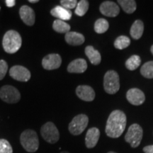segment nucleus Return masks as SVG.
<instances>
[{
    "label": "nucleus",
    "instance_id": "f257e3e1",
    "mask_svg": "<svg viewBox=\"0 0 153 153\" xmlns=\"http://www.w3.org/2000/svg\"><path fill=\"white\" fill-rule=\"evenodd\" d=\"M127 118L125 113L120 110H115L111 113L106 121V135L112 138H118L123 133L126 127Z\"/></svg>",
    "mask_w": 153,
    "mask_h": 153
},
{
    "label": "nucleus",
    "instance_id": "f03ea898",
    "mask_svg": "<svg viewBox=\"0 0 153 153\" xmlns=\"http://www.w3.org/2000/svg\"><path fill=\"white\" fill-rule=\"evenodd\" d=\"M22 39L20 34L14 30H9L4 34L2 40L3 48L6 53L14 54L21 48Z\"/></svg>",
    "mask_w": 153,
    "mask_h": 153
},
{
    "label": "nucleus",
    "instance_id": "7ed1b4c3",
    "mask_svg": "<svg viewBox=\"0 0 153 153\" xmlns=\"http://www.w3.org/2000/svg\"><path fill=\"white\" fill-rule=\"evenodd\" d=\"M20 143L22 147L28 152H36L39 148V139L33 130H25L20 135Z\"/></svg>",
    "mask_w": 153,
    "mask_h": 153
},
{
    "label": "nucleus",
    "instance_id": "20e7f679",
    "mask_svg": "<svg viewBox=\"0 0 153 153\" xmlns=\"http://www.w3.org/2000/svg\"><path fill=\"white\" fill-rule=\"evenodd\" d=\"M104 90L107 94H115L120 89V79L118 74L114 70L106 72L104 77Z\"/></svg>",
    "mask_w": 153,
    "mask_h": 153
},
{
    "label": "nucleus",
    "instance_id": "39448f33",
    "mask_svg": "<svg viewBox=\"0 0 153 153\" xmlns=\"http://www.w3.org/2000/svg\"><path fill=\"white\" fill-rule=\"evenodd\" d=\"M143 135L142 127L137 123H133L130 126L125 137L126 142L129 143L132 148H137L140 144Z\"/></svg>",
    "mask_w": 153,
    "mask_h": 153
},
{
    "label": "nucleus",
    "instance_id": "423d86ee",
    "mask_svg": "<svg viewBox=\"0 0 153 153\" xmlns=\"http://www.w3.org/2000/svg\"><path fill=\"white\" fill-rule=\"evenodd\" d=\"M89 123V118L85 114H79L74 116L68 126L70 133L73 135H79L85 131Z\"/></svg>",
    "mask_w": 153,
    "mask_h": 153
},
{
    "label": "nucleus",
    "instance_id": "0eeeda50",
    "mask_svg": "<svg viewBox=\"0 0 153 153\" xmlns=\"http://www.w3.org/2000/svg\"><path fill=\"white\" fill-rule=\"evenodd\" d=\"M41 135L44 140L51 144H55L60 139L58 129L53 122H47L41 128Z\"/></svg>",
    "mask_w": 153,
    "mask_h": 153
},
{
    "label": "nucleus",
    "instance_id": "6e6552de",
    "mask_svg": "<svg viewBox=\"0 0 153 153\" xmlns=\"http://www.w3.org/2000/svg\"><path fill=\"white\" fill-rule=\"evenodd\" d=\"M0 98L8 104H16L20 101L21 94L13 86L4 85L0 89Z\"/></svg>",
    "mask_w": 153,
    "mask_h": 153
},
{
    "label": "nucleus",
    "instance_id": "1a4fd4ad",
    "mask_svg": "<svg viewBox=\"0 0 153 153\" xmlns=\"http://www.w3.org/2000/svg\"><path fill=\"white\" fill-rule=\"evenodd\" d=\"M9 75L13 79L19 82H26L30 79V72L27 68L24 66L15 65L11 68Z\"/></svg>",
    "mask_w": 153,
    "mask_h": 153
},
{
    "label": "nucleus",
    "instance_id": "9d476101",
    "mask_svg": "<svg viewBox=\"0 0 153 153\" xmlns=\"http://www.w3.org/2000/svg\"><path fill=\"white\" fill-rule=\"evenodd\" d=\"M62 64V58L59 54L52 53L43 57L42 60V66L46 70H56L60 68Z\"/></svg>",
    "mask_w": 153,
    "mask_h": 153
},
{
    "label": "nucleus",
    "instance_id": "9b49d317",
    "mask_svg": "<svg viewBox=\"0 0 153 153\" xmlns=\"http://www.w3.org/2000/svg\"><path fill=\"white\" fill-rule=\"evenodd\" d=\"M126 98L130 104L134 106L142 105L145 101V94L137 88H132L126 93Z\"/></svg>",
    "mask_w": 153,
    "mask_h": 153
},
{
    "label": "nucleus",
    "instance_id": "f8f14e48",
    "mask_svg": "<svg viewBox=\"0 0 153 153\" xmlns=\"http://www.w3.org/2000/svg\"><path fill=\"white\" fill-rule=\"evenodd\" d=\"M99 10L103 15L108 17H116L120 12L119 7L117 4L111 1H105L101 3Z\"/></svg>",
    "mask_w": 153,
    "mask_h": 153
},
{
    "label": "nucleus",
    "instance_id": "ddd939ff",
    "mask_svg": "<svg viewBox=\"0 0 153 153\" xmlns=\"http://www.w3.org/2000/svg\"><path fill=\"white\" fill-rule=\"evenodd\" d=\"M19 15L25 24L27 26H33L35 24V12L31 7L24 5L19 9Z\"/></svg>",
    "mask_w": 153,
    "mask_h": 153
},
{
    "label": "nucleus",
    "instance_id": "4468645a",
    "mask_svg": "<svg viewBox=\"0 0 153 153\" xmlns=\"http://www.w3.org/2000/svg\"><path fill=\"white\" fill-rule=\"evenodd\" d=\"M76 94L82 100L92 101L95 98V91L90 86L79 85L76 89Z\"/></svg>",
    "mask_w": 153,
    "mask_h": 153
},
{
    "label": "nucleus",
    "instance_id": "2eb2a0df",
    "mask_svg": "<svg viewBox=\"0 0 153 153\" xmlns=\"http://www.w3.org/2000/svg\"><path fill=\"white\" fill-rule=\"evenodd\" d=\"M99 137L100 131L97 128H91L88 130L85 137V145L87 148H93L97 145Z\"/></svg>",
    "mask_w": 153,
    "mask_h": 153
},
{
    "label": "nucleus",
    "instance_id": "dca6fc26",
    "mask_svg": "<svg viewBox=\"0 0 153 153\" xmlns=\"http://www.w3.org/2000/svg\"><path fill=\"white\" fill-rule=\"evenodd\" d=\"M87 69V63L85 59L79 58L72 61L68 66L70 73H83Z\"/></svg>",
    "mask_w": 153,
    "mask_h": 153
},
{
    "label": "nucleus",
    "instance_id": "f3484780",
    "mask_svg": "<svg viewBox=\"0 0 153 153\" xmlns=\"http://www.w3.org/2000/svg\"><path fill=\"white\" fill-rule=\"evenodd\" d=\"M65 39L67 43L73 46L82 45L85 41V36L82 33L74 31H70L67 33L65 36Z\"/></svg>",
    "mask_w": 153,
    "mask_h": 153
},
{
    "label": "nucleus",
    "instance_id": "a211bd4d",
    "mask_svg": "<svg viewBox=\"0 0 153 153\" xmlns=\"http://www.w3.org/2000/svg\"><path fill=\"white\" fill-rule=\"evenodd\" d=\"M51 14L53 16L62 21L70 20L72 15L71 11L65 9L62 6H56L51 11Z\"/></svg>",
    "mask_w": 153,
    "mask_h": 153
},
{
    "label": "nucleus",
    "instance_id": "6ab92c4d",
    "mask_svg": "<svg viewBox=\"0 0 153 153\" xmlns=\"http://www.w3.org/2000/svg\"><path fill=\"white\" fill-rule=\"evenodd\" d=\"M85 55H87L89 61L94 65H98L101 61L100 53L91 45H88L85 48Z\"/></svg>",
    "mask_w": 153,
    "mask_h": 153
},
{
    "label": "nucleus",
    "instance_id": "aec40b11",
    "mask_svg": "<svg viewBox=\"0 0 153 153\" xmlns=\"http://www.w3.org/2000/svg\"><path fill=\"white\" fill-rule=\"evenodd\" d=\"M144 31V24L141 20H136L132 25L130 34L133 39L138 40L142 37Z\"/></svg>",
    "mask_w": 153,
    "mask_h": 153
},
{
    "label": "nucleus",
    "instance_id": "412c9836",
    "mask_svg": "<svg viewBox=\"0 0 153 153\" xmlns=\"http://www.w3.org/2000/svg\"><path fill=\"white\" fill-rule=\"evenodd\" d=\"M118 3L127 14H133L136 10V1L134 0H118Z\"/></svg>",
    "mask_w": 153,
    "mask_h": 153
},
{
    "label": "nucleus",
    "instance_id": "4be33fe9",
    "mask_svg": "<svg viewBox=\"0 0 153 153\" xmlns=\"http://www.w3.org/2000/svg\"><path fill=\"white\" fill-rule=\"evenodd\" d=\"M53 28L55 31L57 32L60 33H67L70 32V26L64 21L59 20H55L53 24Z\"/></svg>",
    "mask_w": 153,
    "mask_h": 153
},
{
    "label": "nucleus",
    "instance_id": "5701e85b",
    "mask_svg": "<svg viewBox=\"0 0 153 153\" xmlns=\"http://www.w3.org/2000/svg\"><path fill=\"white\" fill-rule=\"evenodd\" d=\"M140 57L139 55H133L126 60L125 65L128 70H131V71H133V70H135L140 65Z\"/></svg>",
    "mask_w": 153,
    "mask_h": 153
},
{
    "label": "nucleus",
    "instance_id": "b1692460",
    "mask_svg": "<svg viewBox=\"0 0 153 153\" xmlns=\"http://www.w3.org/2000/svg\"><path fill=\"white\" fill-rule=\"evenodd\" d=\"M108 28H109V24L106 19H99L96 21L94 24V30L97 33H104L108 30Z\"/></svg>",
    "mask_w": 153,
    "mask_h": 153
},
{
    "label": "nucleus",
    "instance_id": "393cba45",
    "mask_svg": "<svg viewBox=\"0 0 153 153\" xmlns=\"http://www.w3.org/2000/svg\"><path fill=\"white\" fill-rule=\"evenodd\" d=\"M131 43V39L128 36H120L115 40L114 45L116 49L123 50L128 47Z\"/></svg>",
    "mask_w": 153,
    "mask_h": 153
},
{
    "label": "nucleus",
    "instance_id": "a878e982",
    "mask_svg": "<svg viewBox=\"0 0 153 153\" xmlns=\"http://www.w3.org/2000/svg\"><path fill=\"white\" fill-rule=\"evenodd\" d=\"M140 73L145 78L153 79V61H148L143 64L141 67Z\"/></svg>",
    "mask_w": 153,
    "mask_h": 153
},
{
    "label": "nucleus",
    "instance_id": "bb28decb",
    "mask_svg": "<svg viewBox=\"0 0 153 153\" xmlns=\"http://www.w3.org/2000/svg\"><path fill=\"white\" fill-rule=\"evenodd\" d=\"M89 3L87 0H81L77 3L74 13L79 16H83L89 9Z\"/></svg>",
    "mask_w": 153,
    "mask_h": 153
},
{
    "label": "nucleus",
    "instance_id": "cd10ccee",
    "mask_svg": "<svg viewBox=\"0 0 153 153\" xmlns=\"http://www.w3.org/2000/svg\"><path fill=\"white\" fill-rule=\"evenodd\" d=\"M0 153H13V149L7 140L0 139Z\"/></svg>",
    "mask_w": 153,
    "mask_h": 153
},
{
    "label": "nucleus",
    "instance_id": "c85d7f7f",
    "mask_svg": "<svg viewBox=\"0 0 153 153\" xmlns=\"http://www.w3.org/2000/svg\"><path fill=\"white\" fill-rule=\"evenodd\" d=\"M60 2L62 7L68 9V10H70L72 9L76 8L78 1L76 0H61Z\"/></svg>",
    "mask_w": 153,
    "mask_h": 153
},
{
    "label": "nucleus",
    "instance_id": "c756f323",
    "mask_svg": "<svg viewBox=\"0 0 153 153\" xmlns=\"http://www.w3.org/2000/svg\"><path fill=\"white\" fill-rule=\"evenodd\" d=\"M8 70V64L4 60H0V80L3 79Z\"/></svg>",
    "mask_w": 153,
    "mask_h": 153
},
{
    "label": "nucleus",
    "instance_id": "7c9ffc66",
    "mask_svg": "<svg viewBox=\"0 0 153 153\" xmlns=\"http://www.w3.org/2000/svg\"><path fill=\"white\" fill-rule=\"evenodd\" d=\"M143 152L145 153H153V145H148L143 148Z\"/></svg>",
    "mask_w": 153,
    "mask_h": 153
},
{
    "label": "nucleus",
    "instance_id": "2f4dec72",
    "mask_svg": "<svg viewBox=\"0 0 153 153\" xmlns=\"http://www.w3.org/2000/svg\"><path fill=\"white\" fill-rule=\"evenodd\" d=\"M5 3L8 7H13L16 4V1L15 0H6Z\"/></svg>",
    "mask_w": 153,
    "mask_h": 153
},
{
    "label": "nucleus",
    "instance_id": "473e14b6",
    "mask_svg": "<svg viewBox=\"0 0 153 153\" xmlns=\"http://www.w3.org/2000/svg\"><path fill=\"white\" fill-rule=\"evenodd\" d=\"M38 0H28V2L30 3H38Z\"/></svg>",
    "mask_w": 153,
    "mask_h": 153
},
{
    "label": "nucleus",
    "instance_id": "72a5a7b5",
    "mask_svg": "<svg viewBox=\"0 0 153 153\" xmlns=\"http://www.w3.org/2000/svg\"><path fill=\"white\" fill-rule=\"evenodd\" d=\"M150 51H151V53H152V54L153 55V45H152V46H151V48H150Z\"/></svg>",
    "mask_w": 153,
    "mask_h": 153
},
{
    "label": "nucleus",
    "instance_id": "f704fd0d",
    "mask_svg": "<svg viewBox=\"0 0 153 153\" xmlns=\"http://www.w3.org/2000/svg\"><path fill=\"white\" fill-rule=\"evenodd\" d=\"M60 153H70V152H67V151H62V152H61Z\"/></svg>",
    "mask_w": 153,
    "mask_h": 153
},
{
    "label": "nucleus",
    "instance_id": "c9c22d12",
    "mask_svg": "<svg viewBox=\"0 0 153 153\" xmlns=\"http://www.w3.org/2000/svg\"><path fill=\"white\" fill-rule=\"evenodd\" d=\"M108 153H116V152H112V151H111V152H108Z\"/></svg>",
    "mask_w": 153,
    "mask_h": 153
},
{
    "label": "nucleus",
    "instance_id": "e433bc0d",
    "mask_svg": "<svg viewBox=\"0 0 153 153\" xmlns=\"http://www.w3.org/2000/svg\"><path fill=\"white\" fill-rule=\"evenodd\" d=\"M0 9H1V8H0Z\"/></svg>",
    "mask_w": 153,
    "mask_h": 153
}]
</instances>
